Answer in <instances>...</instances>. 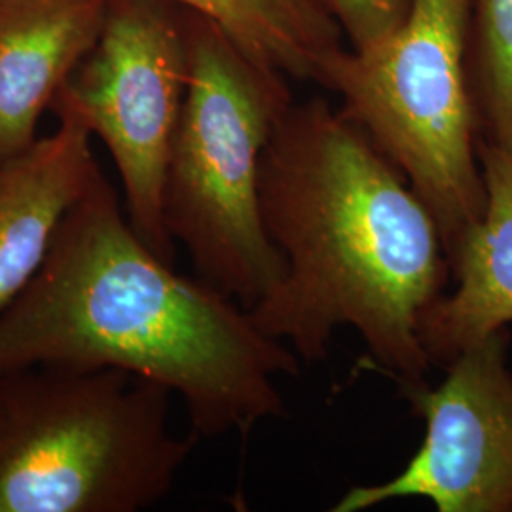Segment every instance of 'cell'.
Listing matches in <instances>:
<instances>
[{
    "label": "cell",
    "mask_w": 512,
    "mask_h": 512,
    "mask_svg": "<svg viewBox=\"0 0 512 512\" xmlns=\"http://www.w3.org/2000/svg\"><path fill=\"white\" fill-rule=\"evenodd\" d=\"M262 224L285 274L249 313L308 363L353 327L401 393L427 384L420 325L452 277L431 209L344 110L291 103L264 148Z\"/></svg>",
    "instance_id": "cell-1"
},
{
    "label": "cell",
    "mask_w": 512,
    "mask_h": 512,
    "mask_svg": "<svg viewBox=\"0 0 512 512\" xmlns=\"http://www.w3.org/2000/svg\"><path fill=\"white\" fill-rule=\"evenodd\" d=\"M33 366L120 368L181 395L198 437L247 435L283 414L300 359L249 310L177 274L99 173L35 279L0 311V378Z\"/></svg>",
    "instance_id": "cell-2"
},
{
    "label": "cell",
    "mask_w": 512,
    "mask_h": 512,
    "mask_svg": "<svg viewBox=\"0 0 512 512\" xmlns=\"http://www.w3.org/2000/svg\"><path fill=\"white\" fill-rule=\"evenodd\" d=\"M165 385L120 368L0 378V512H139L175 486L198 435L169 431Z\"/></svg>",
    "instance_id": "cell-3"
},
{
    "label": "cell",
    "mask_w": 512,
    "mask_h": 512,
    "mask_svg": "<svg viewBox=\"0 0 512 512\" xmlns=\"http://www.w3.org/2000/svg\"><path fill=\"white\" fill-rule=\"evenodd\" d=\"M190 76L164 188V224L196 274L251 310L285 274L258 198L264 148L293 103L289 78L188 12Z\"/></svg>",
    "instance_id": "cell-4"
},
{
    "label": "cell",
    "mask_w": 512,
    "mask_h": 512,
    "mask_svg": "<svg viewBox=\"0 0 512 512\" xmlns=\"http://www.w3.org/2000/svg\"><path fill=\"white\" fill-rule=\"evenodd\" d=\"M469 0H412L403 23L344 46L317 74L431 209L448 258L482 217L486 188L467 82Z\"/></svg>",
    "instance_id": "cell-5"
},
{
    "label": "cell",
    "mask_w": 512,
    "mask_h": 512,
    "mask_svg": "<svg viewBox=\"0 0 512 512\" xmlns=\"http://www.w3.org/2000/svg\"><path fill=\"white\" fill-rule=\"evenodd\" d=\"M167 0H112L86 63L57 95L109 148L139 238L173 264L164 188L190 76V29Z\"/></svg>",
    "instance_id": "cell-6"
},
{
    "label": "cell",
    "mask_w": 512,
    "mask_h": 512,
    "mask_svg": "<svg viewBox=\"0 0 512 512\" xmlns=\"http://www.w3.org/2000/svg\"><path fill=\"white\" fill-rule=\"evenodd\" d=\"M511 330H497L444 366L439 387L403 393L425 421L420 450L399 475L353 486L332 507L359 512L421 497L439 512H512Z\"/></svg>",
    "instance_id": "cell-7"
},
{
    "label": "cell",
    "mask_w": 512,
    "mask_h": 512,
    "mask_svg": "<svg viewBox=\"0 0 512 512\" xmlns=\"http://www.w3.org/2000/svg\"><path fill=\"white\" fill-rule=\"evenodd\" d=\"M112 0H0V165L37 141L38 120L92 52Z\"/></svg>",
    "instance_id": "cell-8"
},
{
    "label": "cell",
    "mask_w": 512,
    "mask_h": 512,
    "mask_svg": "<svg viewBox=\"0 0 512 512\" xmlns=\"http://www.w3.org/2000/svg\"><path fill=\"white\" fill-rule=\"evenodd\" d=\"M59 128L0 165V311L35 279L59 226L101 173L92 131L57 103Z\"/></svg>",
    "instance_id": "cell-9"
},
{
    "label": "cell",
    "mask_w": 512,
    "mask_h": 512,
    "mask_svg": "<svg viewBox=\"0 0 512 512\" xmlns=\"http://www.w3.org/2000/svg\"><path fill=\"white\" fill-rule=\"evenodd\" d=\"M486 188L480 220L450 258L456 289L425 311L421 344L433 365L512 325V148L476 143Z\"/></svg>",
    "instance_id": "cell-10"
},
{
    "label": "cell",
    "mask_w": 512,
    "mask_h": 512,
    "mask_svg": "<svg viewBox=\"0 0 512 512\" xmlns=\"http://www.w3.org/2000/svg\"><path fill=\"white\" fill-rule=\"evenodd\" d=\"M215 23L243 54L296 82H317L346 46L342 29L311 0H167Z\"/></svg>",
    "instance_id": "cell-11"
},
{
    "label": "cell",
    "mask_w": 512,
    "mask_h": 512,
    "mask_svg": "<svg viewBox=\"0 0 512 512\" xmlns=\"http://www.w3.org/2000/svg\"><path fill=\"white\" fill-rule=\"evenodd\" d=\"M465 65L478 143L512 148V0H469Z\"/></svg>",
    "instance_id": "cell-12"
},
{
    "label": "cell",
    "mask_w": 512,
    "mask_h": 512,
    "mask_svg": "<svg viewBox=\"0 0 512 512\" xmlns=\"http://www.w3.org/2000/svg\"><path fill=\"white\" fill-rule=\"evenodd\" d=\"M342 29L351 48H365L403 23L412 0H311Z\"/></svg>",
    "instance_id": "cell-13"
}]
</instances>
